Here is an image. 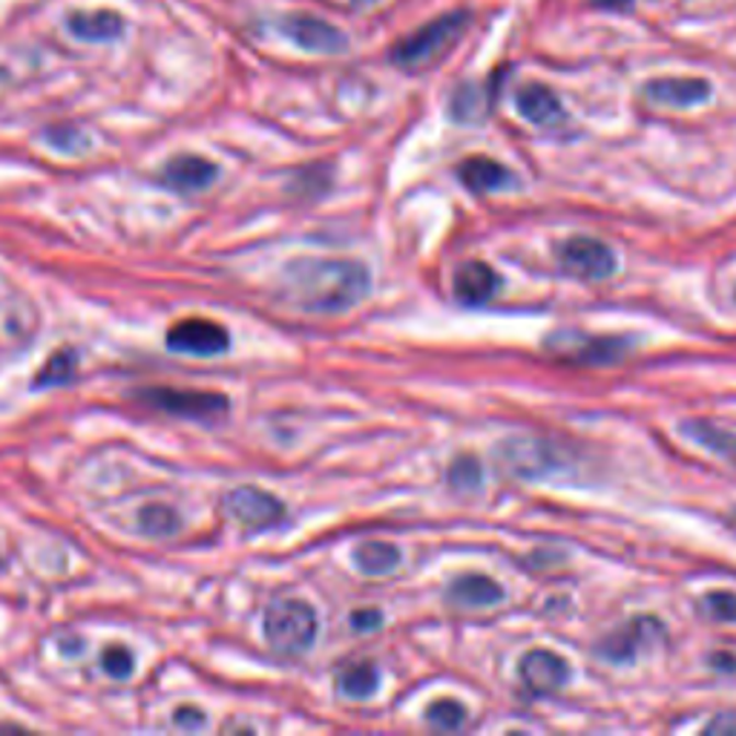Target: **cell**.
Wrapping results in <instances>:
<instances>
[{
  "mask_svg": "<svg viewBox=\"0 0 736 736\" xmlns=\"http://www.w3.org/2000/svg\"><path fill=\"white\" fill-rule=\"evenodd\" d=\"M369 288V271L354 259H296L285 268V296L308 314L349 312Z\"/></svg>",
  "mask_w": 736,
  "mask_h": 736,
  "instance_id": "cell-1",
  "label": "cell"
},
{
  "mask_svg": "<svg viewBox=\"0 0 736 736\" xmlns=\"http://www.w3.org/2000/svg\"><path fill=\"white\" fill-rule=\"evenodd\" d=\"M472 23V15L466 9H455V12H446V15L434 18L432 23L420 26L415 35L403 38L400 44H395L392 49V64L403 69H423L429 64H434L441 58L446 49L461 41V35L466 32V26Z\"/></svg>",
  "mask_w": 736,
  "mask_h": 736,
  "instance_id": "cell-2",
  "label": "cell"
},
{
  "mask_svg": "<svg viewBox=\"0 0 736 736\" xmlns=\"http://www.w3.org/2000/svg\"><path fill=\"white\" fill-rule=\"evenodd\" d=\"M262 631H265L268 645L276 653L299 656V653L312 650L314 638H317V613L312 604L299 599H280L265 610Z\"/></svg>",
  "mask_w": 736,
  "mask_h": 736,
  "instance_id": "cell-3",
  "label": "cell"
},
{
  "mask_svg": "<svg viewBox=\"0 0 736 736\" xmlns=\"http://www.w3.org/2000/svg\"><path fill=\"white\" fill-rule=\"evenodd\" d=\"M141 400L156 409L175 415V418L199 420V423H216L228 415L230 403L219 392H196V388H145Z\"/></svg>",
  "mask_w": 736,
  "mask_h": 736,
  "instance_id": "cell-4",
  "label": "cell"
},
{
  "mask_svg": "<svg viewBox=\"0 0 736 736\" xmlns=\"http://www.w3.org/2000/svg\"><path fill=\"white\" fill-rule=\"evenodd\" d=\"M168 349L188 358H219L230 349V335L213 319H182L168 331Z\"/></svg>",
  "mask_w": 736,
  "mask_h": 736,
  "instance_id": "cell-5",
  "label": "cell"
},
{
  "mask_svg": "<svg viewBox=\"0 0 736 736\" xmlns=\"http://www.w3.org/2000/svg\"><path fill=\"white\" fill-rule=\"evenodd\" d=\"M558 262L564 271L581 280H608L615 271V253L592 236H573L558 248Z\"/></svg>",
  "mask_w": 736,
  "mask_h": 736,
  "instance_id": "cell-6",
  "label": "cell"
},
{
  "mask_svg": "<svg viewBox=\"0 0 736 736\" xmlns=\"http://www.w3.org/2000/svg\"><path fill=\"white\" fill-rule=\"evenodd\" d=\"M225 503H228L230 516L248 530H268V526L280 524L285 518L282 501H276L274 495L257 489V486H239L225 498Z\"/></svg>",
  "mask_w": 736,
  "mask_h": 736,
  "instance_id": "cell-7",
  "label": "cell"
},
{
  "mask_svg": "<svg viewBox=\"0 0 736 736\" xmlns=\"http://www.w3.org/2000/svg\"><path fill=\"white\" fill-rule=\"evenodd\" d=\"M280 30L305 53L337 55L349 46V38L337 26L314 15H288L285 21H280Z\"/></svg>",
  "mask_w": 736,
  "mask_h": 736,
  "instance_id": "cell-8",
  "label": "cell"
},
{
  "mask_svg": "<svg viewBox=\"0 0 736 736\" xmlns=\"http://www.w3.org/2000/svg\"><path fill=\"white\" fill-rule=\"evenodd\" d=\"M498 455H501L503 466L512 475H521V478H539L555 466V457L547 443L532 441V438H509L507 443H501Z\"/></svg>",
  "mask_w": 736,
  "mask_h": 736,
  "instance_id": "cell-9",
  "label": "cell"
},
{
  "mask_svg": "<svg viewBox=\"0 0 736 736\" xmlns=\"http://www.w3.org/2000/svg\"><path fill=\"white\" fill-rule=\"evenodd\" d=\"M659 633L661 624L656 619H647V615L633 619L631 624H624L622 631L601 642V656L615 661V665H627V661H633L642 653V647L653 645Z\"/></svg>",
  "mask_w": 736,
  "mask_h": 736,
  "instance_id": "cell-10",
  "label": "cell"
},
{
  "mask_svg": "<svg viewBox=\"0 0 736 736\" xmlns=\"http://www.w3.org/2000/svg\"><path fill=\"white\" fill-rule=\"evenodd\" d=\"M562 340V346L550 342V349L562 351L564 358L578 360V363H615L622 360L631 349V342L622 340V337H576V335H562L555 337Z\"/></svg>",
  "mask_w": 736,
  "mask_h": 736,
  "instance_id": "cell-11",
  "label": "cell"
},
{
  "mask_svg": "<svg viewBox=\"0 0 736 736\" xmlns=\"http://www.w3.org/2000/svg\"><path fill=\"white\" fill-rule=\"evenodd\" d=\"M521 682L532 693H555L569 679V665L553 650H530L521 659Z\"/></svg>",
  "mask_w": 736,
  "mask_h": 736,
  "instance_id": "cell-12",
  "label": "cell"
},
{
  "mask_svg": "<svg viewBox=\"0 0 736 736\" xmlns=\"http://www.w3.org/2000/svg\"><path fill=\"white\" fill-rule=\"evenodd\" d=\"M216 175H219V168L205 156H193V152L175 156L165 168V182L175 190H184V193H202L216 182Z\"/></svg>",
  "mask_w": 736,
  "mask_h": 736,
  "instance_id": "cell-13",
  "label": "cell"
},
{
  "mask_svg": "<svg viewBox=\"0 0 736 736\" xmlns=\"http://www.w3.org/2000/svg\"><path fill=\"white\" fill-rule=\"evenodd\" d=\"M645 95L661 106H693L711 99L705 78H659L645 87Z\"/></svg>",
  "mask_w": 736,
  "mask_h": 736,
  "instance_id": "cell-14",
  "label": "cell"
},
{
  "mask_svg": "<svg viewBox=\"0 0 736 736\" xmlns=\"http://www.w3.org/2000/svg\"><path fill=\"white\" fill-rule=\"evenodd\" d=\"M455 296L466 305H484L489 303L498 288H501V276L495 274L492 268L484 265V262H466L455 271Z\"/></svg>",
  "mask_w": 736,
  "mask_h": 736,
  "instance_id": "cell-15",
  "label": "cell"
},
{
  "mask_svg": "<svg viewBox=\"0 0 736 736\" xmlns=\"http://www.w3.org/2000/svg\"><path fill=\"white\" fill-rule=\"evenodd\" d=\"M461 182L472 190V193H495V190L516 188V175L512 170L503 168L501 161L486 159V156H472L457 168Z\"/></svg>",
  "mask_w": 736,
  "mask_h": 736,
  "instance_id": "cell-16",
  "label": "cell"
},
{
  "mask_svg": "<svg viewBox=\"0 0 736 736\" xmlns=\"http://www.w3.org/2000/svg\"><path fill=\"white\" fill-rule=\"evenodd\" d=\"M516 106L526 122L539 124V127H555V124L564 122L562 101H558V95L544 84L521 87V90H518Z\"/></svg>",
  "mask_w": 736,
  "mask_h": 736,
  "instance_id": "cell-17",
  "label": "cell"
},
{
  "mask_svg": "<svg viewBox=\"0 0 736 736\" xmlns=\"http://www.w3.org/2000/svg\"><path fill=\"white\" fill-rule=\"evenodd\" d=\"M67 30L78 41H92V44H104L115 41L124 32V18L113 9H95V12H72L67 18Z\"/></svg>",
  "mask_w": 736,
  "mask_h": 736,
  "instance_id": "cell-18",
  "label": "cell"
},
{
  "mask_svg": "<svg viewBox=\"0 0 736 736\" xmlns=\"http://www.w3.org/2000/svg\"><path fill=\"white\" fill-rule=\"evenodd\" d=\"M503 599V587L495 585L492 578L472 573V576H461L449 587V601L461 604V608H492Z\"/></svg>",
  "mask_w": 736,
  "mask_h": 736,
  "instance_id": "cell-19",
  "label": "cell"
},
{
  "mask_svg": "<svg viewBox=\"0 0 736 736\" xmlns=\"http://www.w3.org/2000/svg\"><path fill=\"white\" fill-rule=\"evenodd\" d=\"M684 432H688V438L697 441L699 446H705L707 452L722 455L725 461L736 466V434L734 432H725V429L707 423V420H691V423H684Z\"/></svg>",
  "mask_w": 736,
  "mask_h": 736,
  "instance_id": "cell-20",
  "label": "cell"
},
{
  "mask_svg": "<svg viewBox=\"0 0 736 736\" xmlns=\"http://www.w3.org/2000/svg\"><path fill=\"white\" fill-rule=\"evenodd\" d=\"M380 684V673L372 661H354L337 676V688L346 699H369L374 697Z\"/></svg>",
  "mask_w": 736,
  "mask_h": 736,
  "instance_id": "cell-21",
  "label": "cell"
},
{
  "mask_svg": "<svg viewBox=\"0 0 736 736\" xmlns=\"http://www.w3.org/2000/svg\"><path fill=\"white\" fill-rule=\"evenodd\" d=\"M354 564L365 576H386L400 564V553L395 544H386V541H365L354 553Z\"/></svg>",
  "mask_w": 736,
  "mask_h": 736,
  "instance_id": "cell-22",
  "label": "cell"
},
{
  "mask_svg": "<svg viewBox=\"0 0 736 736\" xmlns=\"http://www.w3.org/2000/svg\"><path fill=\"white\" fill-rule=\"evenodd\" d=\"M138 526L145 535H152V539H165V535H175L182 521L175 516L170 507H161V503H150L138 512Z\"/></svg>",
  "mask_w": 736,
  "mask_h": 736,
  "instance_id": "cell-23",
  "label": "cell"
},
{
  "mask_svg": "<svg viewBox=\"0 0 736 736\" xmlns=\"http://www.w3.org/2000/svg\"><path fill=\"white\" fill-rule=\"evenodd\" d=\"M76 369H78V354L76 351H58L49 363L41 369V374L35 377V388H44V386H64V383H69V380L76 377Z\"/></svg>",
  "mask_w": 736,
  "mask_h": 736,
  "instance_id": "cell-24",
  "label": "cell"
},
{
  "mask_svg": "<svg viewBox=\"0 0 736 736\" xmlns=\"http://www.w3.org/2000/svg\"><path fill=\"white\" fill-rule=\"evenodd\" d=\"M426 720H429L432 728L457 731L463 728V722H466V707H463L457 699H438V702L429 705V711H426Z\"/></svg>",
  "mask_w": 736,
  "mask_h": 736,
  "instance_id": "cell-25",
  "label": "cell"
},
{
  "mask_svg": "<svg viewBox=\"0 0 736 736\" xmlns=\"http://www.w3.org/2000/svg\"><path fill=\"white\" fill-rule=\"evenodd\" d=\"M699 613H705L714 622H736V592L714 590L699 601Z\"/></svg>",
  "mask_w": 736,
  "mask_h": 736,
  "instance_id": "cell-26",
  "label": "cell"
},
{
  "mask_svg": "<svg viewBox=\"0 0 736 736\" xmlns=\"http://www.w3.org/2000/svg\"><path fill=\"white\" fill-rule=\"evenodd\" d=\"M449 484L455 489H472V486L480 484V463L475 457H457L449 469Z\"/></svg>",
  "mask_w": 736,
  "mask_h": 736,
  "instance_id": "cell-27",
  "label": "cell"
},
{
  "mask_svg": "<svg viewBox=\"0 0 736 736\" xmlns=\"http://www.w3.org/2000/svg\"><path fill=\"white\" fill-rule=\"evenodd\" d=\"M101 668L113 679H129L133 676V653L124 650V647H110L101 656Z\"/></svg>",
  "mask_w": 736,
  "mask_h": 736,
  "instance_id": "cell-28",
  "label": "cell"
},
{
  "mask_svg": "<svg viewBox=\"0 0 736 736\" xmlns=\"http://www.w3.org/2000/svg\"><path fill=\"white\" fill-rule=\"evenodd\" d=\"M380 624H383V615L380 610H358V613H351V627L360 633L365 631H377Z\"/></svg>",
  "mask_w": 736,
  "mask_h": 736,
  "instance_id": "cell-29",
  "label": "cell"
},
{
  "mask_svg": "<svg viewBox=\"0 0 736 736\" xmlns=\"http://www.w3.org/2000/svg\"><path fill=\"white\" fill-rule=\"evenodd\" d=\"M175 725H182V728H202L205 725V714L199 711V707H179L173 714Z\"/></svg>",
  "mask_w": 736,
  "mask_h": 736,
  "instance_id": "cell-30",
  "label": "cell"
},
{
  "mask_svg": "<svg viewBox=\"0 0 736 736\" xmlns=\"http://www.w3.org/2000/svg\"><path fill=\"white\" fill-rule=\"evenodd\" d=\"M705 734H736V714L716 716L714 722H707Z\"/></svg>",
  "mask_w": 736,
  "mask_h": 736,
  "instance_id": "cell-31",
  "label": "cell"
},
{
  "mask_svg": "<svg viewBox=\"0 0 736 736\" xmlns=\"http://www.w3.org/2000/svg\"><path fill=\"white\" fill-rule=\"evenodd\" d=\"M596 9H608V12H627L633 9V0H590Z\"/></svg>",
  "mask_w": 736,
  "mask_h": 736,
  "instance_id": "cell-32",
  "label": "cell"
},
{
  "mask_svg": "<svg viewBox=\"0 0 736 736\" xmlns=\"http://www.w3.org/2000/svg\"><path fill=\"white\" fill-rule=\"evenodd\" d=\"M714 665H731V670H736V659H731V656H714Z\"/></svg>",
  "mask_w": 736,
  "mask_h": 736,
  "instance_id": "cell-33",
  "label": "cell"
},
{
  "mask_svg": "<svg viewBox=\"0 0 736 736\" xmlns=\"http://www.w3.org/2000/svg\"><path fill=\"white\" fill-rule=\"evenodd\" d=\"M734 526H736V518H734Z\"/></svg>",
  "mask_w": 736,
  "mask_h": 736,
  "instance_id": "cell-34",
  "label": "cell"
}]
</instances>
